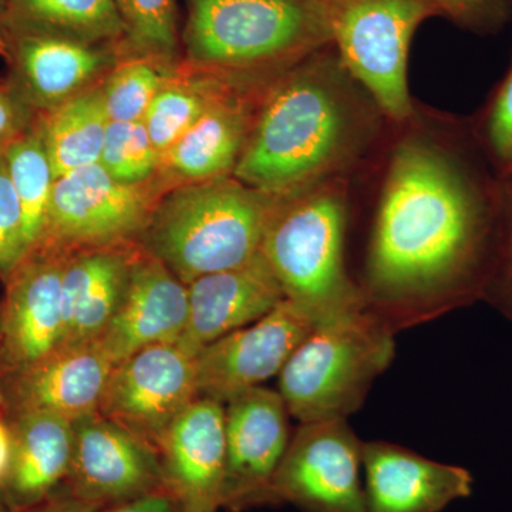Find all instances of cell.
<instances>
[{
    "instance_id": "obj_1",
    "label": "cell",
    "mask_w": 512,
    "mask_h": 512,
    "mask_svg": "<svg viewBox=\"0 0 512 512\" xmlns=\"http://www.w3.org/2000/svg\"><path fill=\"white\" fill-rule=\"evenodd\" d=\"M372 202L360 291L394 330L485 298L501 178L471 119L416 100L357 177Z\"/></svg>"
},
{
    "instance_id": "obj_2",
    "label": "cell",
    "mask_w": 512,
    "mask_h": 512,
    "mask_svg": "<svg viewBox=\"0 0 512 512\" xmlns=\"http://www.w3.org/2000/svg\"><path fill=\"white\" fill-rule=\"evenodd\" d=\"M392 120L328 45L262 90L234 177L276 198L355 178Z\"/></svg>"
},
{
    "instance_id": "obj_3",
    "label": "cell",
    "mask_w": 512,
    "mask_h": 512,
    "mask_svg": "<svg viewBox=\"0 0 512 512\" xmlns=\"http://www.w3.org/2000/svg\"><path fill=\"white\" fill-rule=\"evenodd\" d=\"M183 40L192 72L248 87L330 45L320 0H190Z\"/></svg>"
},
{
    "instance_id": "obj_4",
    "label": "cell",
    "mask_w": 512,
    "mask_h": 512,
    "mask_svg": "<svg viewBox=\"0 0 512 512\" xmlns=\"http://www.w3.org/2000/svg\"><path fill=\"white\" fill-rule=\"evenodd\" d=\"M353 180L338 178L279 198L261 252L285 299L316 325L367 308L346 266Z\"/></svg>"
},
{
    "instance_id": "obj_5",
    "label": "cell",
    "mask_w": 512,
    "mask_h": 512,
    "mask_svg": "<svg viewBox=\"0 0 512 512\" xmlns=\"http://www.w3.org/2000/svg\"><path fill=\"white\" fill-rule=\"evenodd\" d=\"M278 201L234 175L181 185L158 198L138 242L190 285L258 255Z\"/></svg>"
},
{
    "instance_id": "obj_6",
    "label": "cell",
    "mask_w": 512,
    "mask_h": 512,
    "mask_svg": "<svg viewBox=\"0 0 512 512\" xmlns=\"http://www.w3.org/2000/svg\"><path fill=\"white\" fill-rule=\"evenodd\" d=\"M393 326L369 308L319 323L279 373L286 409L303 423L346 420L392 363Z\"/></svg>"
},
{
    "instance_id": "obj_7",
    "label": "cell",
    "mask_w": 512,
    "mask_h": 512,
    "mask_svg": "<svg viewBox=\"0 0 512 512\" xmlns=\"http://www.w3.org/2000/svg\"><path fill=\"white\" fill-rule=\"evenodd\" d=\"M330 45L392 121L414 109L410 46L417 28L440 12L434 0H320Z\"/></svg>"
},
{
    "instance_id": "obj_8",
    "label": "cell",
    "mask_w": 512,
    "mask_h": 512,
    "mask_svg": "<svg viewBox=\"0 0 512 512\" xmlns=\"http://www.w3.org/2000/svg\"><path fill=\"white\" fill-rule=\"evenodd\" d=\"M158 198L153 184H121L100 163L70 171L56 178L45 235L33 252L138 242Z\"/></svg>"
},
{
    "instance_id": "obj_9",
    "label": "cell",
    "mask_w": 512,
    "mask_h": 512,
    "mask_svg": "<svg viewBox=\"0 0 512 512\" xmlns=\"http://www.w3.org/2000/svg\"><path fill=\"white\" fill-rule=\"evenodd\" d=\"M363 441L346 420L303 423L289 441L271 488V505L301 512H367Z\"/></svg>"
},
{
    "instance_id": "obj_10",
    "label": "cell",
    "mask_w": 512,
    "mask_h": 512,
    "mask_svg": "<svg viewBox=\"0 0 512 512\" xmlns=\"http://www.w3.org/2000/svg\"><path fill=\"white\" fill-rule=\"evenodd\" d=\"M198 397L195 357L177 343H161L114 363L97 412L157 450Z\"/></svg>"
},
{
    "instance_id": "obj_11",
    "label": "cell",
    "mask_w": 512,
    "mask_h": 512,
    "mask_svg": "<svg viewBox=\"0 0 512 512\" xmlns=\"http://www.w3.org/2000/svg\"><path fill=\"white\" fill-rule=\"evenodd\" d=\"M284 399L259 386L225 404V474L222 510L271 505L276 476L291 434Z\"/></svg>"
},
{
    "instance_id": "obj_12",
    "label": "cell",
    "mask_w": 512,
    "mask_h": 512,
    "mask_svg": "<svg viewBox=\"0 0 512 512\" xmlns=\"http://www.w3.org/2000/svg\"><path fill=\"white\" fill-rule=\"evenodd\" d=\"M315 326L311 316L284 299L264 318L205 346L195 356L200 397L225 406L278 376Z\"/></svg>"
},
{
    "instance_id": "obj_13",
    "label": "cell",
    "mask_w": 512,
    "mask_h": 512,
    "mask_svg": "<svg viewBox=\"0 0 512 512\" xmlns=\"http://www.w3.org/2000/svg\"><path fill=\"white\" fill-rule=\"evenodd\" d=\"M0 55L9 79L43 113L100 86L127 53L117 45L0 28Z\"/></svg>"
},
{
    "instance_id": "obj_14",
    "label": "cell",
    "mask_w": 512,
    "mask_h": 512,
    "mask_svg": "<svg viewBox=\"0 0 512 512\" xmlns=\"http://www.w3.org/2000/svg\"><path fill=\"white\" fill-rule=\"evenodd\" d=\"M72 464L66 487L103 508L165 490L156 448L99 413L74 421ZM167 491V490H165Z\"/></svg>"
},
{
    "instance_id": "obj_15",
    "label": "cell",
    "mask_w": 512,
    "mask_h": 512,
    "mask_svg": "<svg viewBox=\"0 0 512 512\" xmlns=\"http://www.w3.org/2000/svg\"><path fill=\"white\" fill-rule=\"evenodd\" d=\"M66 254L32 252L5 282L0 299V377L50 355L62 343Z\"/></svg>"
},
{
    "instance_id": "obj_16",
    "label": "cell",
    "mask_w": 512,
    "mask_h": 512,
    "mask_svg": "<svg viewBox=\"0 0 512 512\" xmlns=\"http://www.w3.org/2000/svg\"><path fill=\"white\" fill-rule=\"evenodd\" d=\"M111 367L99 343L57 348L32 366L0 377V416L9 421L46 413L74 423L99 413Z\"/></svg>"
},
{
    "instance_id": "obj_17",
    "label": "cell",
    "mask_w": 512,
    "mask_h": 512,
    "mask_svg": "<svg viewBox=\"0 0 512 512\" xmlns=\"http://www.w3.org/2000/svg\"><path fill=\"white\" fill-rule=\"evenodd\" d=\"M165 490L178 512H218L225 474V406L198 397L157 448Z\"/></svg>"
},
{
    "instance_id": "obj_18",
    "label": "cell",
    "mask_w": 512,
    "mask_h": 512,
    "mask_svg": "<svg viewBox=\"0 0 512 512\" xmlns=\"http://www.w3.org/2000/svg\"><path fill=\"white\" fill-rule=\"evenodd\" d=\"M265 86H235L202 114L161 157L153 181L158 197L181 185L234 174Z\"/></svg>"
},
{
    "instance_id": "obj_19",
    "label": "cell",
    "mask_w": 512,
    "mask_h": 512,
    "mask_svg": "<svg viewBox=\"0 0 512 512\" xmlns=\"http://www.w3.org/2000/svg\"><path fill=\"white\" fill-rule=\"evenodd\" d=\"M188 286L187 325L177 345L188 355L251 325L285 299L262 252L245 264L200 276Z\"/></svg>"
},
{
    "instance_id": "obj_20",
    "label": "cell",
    "mask_w": 512,
    "mask_h": 512,
    "mask_svg": "<svg viewBox=\"0 0 512 512\" xmlns=\"http://www.w3.org/2000/svg\"><path fill=\"white\" fill-rule=\"evenodd\" d=\"M187 319L188 286L141 247L123 301L97 343L114 365L148 346L177 343Z\"/></svg>"
},
{
    "instance_id": "obj_21",
    "label": "cell",
    "mask_w": 512,
    "mask_h": 512,
    "mask_svg": "<svg viewBox=\"0 0 512 512\" xmlns=\"http://www.w3.org/2000/svg\"><path fill=\"white\" fill-rule=\"evenodd\" d=\"M363 474L367 512H441L473 493L466 468L386 441L363 443Z\"/></svg>"
},
{
    "instance_id": "obj_22",
    "label": "cell",
    "mask_w": 512,
    "mask_h": 512,
    "mask_svg": "<svg viewBox=\"0 0 512 512\" xmlns=\"http://www.w3.org/2000/svg\"><path fill=\"white\" fill-rule=\"evenodd\" d=\"M140 242L67 252L62 275V343L79 348L99 342L119 309Z\"/></svg>"
},
{
    "instance_id": "obj_23",
    "label": "cell",
    "mask_w": 512,
    "mask_h": 512,
    "mask_svg": "<svg viewBox=\"0 0 512 512\" xmlns=\"http://www.w3.org/2000/svg\"><path fill=\"white\" fill-rule=\"evenodd\" d=\"M8 423L13 460L0 498L12 507H26L45 500L66 483L73 456V421L30 413Z\"/></svg>"
},
{
    "instance_id": "obj_24",
    "label": "cell",
    "mask_w": 512,
    "mask_h": 512,
    "mask_svg": "<svg viewBox=\"0 0 512 512\" xmlns=\"http://www.w3.org/2000/svg\"><path fill=\"white\" fill-rule=\"evenodd\" d=\"M100 86L37 114L56 178L100 161L110 123Z\"/></svg>"
},
{
    "instance_id": "obj_25",
    "label": "cell",
    "mask_w": 512,
    "mask_h": 512,
    "mask_svg": "<svg viewBox=\"0 0 512 512\" xmlns=\"http://www.w3.org/2000/svg\"><path fill=\"white\" fill-rule=\"evenodd\" d=\"M2 28L124 47L114 0H8Z\"/></svg>"
},
{
    "instance_id": "obj_26",
    "label": "cell",
    "mask_w": 512,
    "mask_h": 512,
    "mask_svg": "<svg viewBox=\"0 0 512 512\" xmlns=\"http://www.w3.org/2000/svg\"><path fill=\"white\" fill-rule=\"evenodd\" d=\"M238 84L191 72L173 74L148 107L144 124L161 157L187 133L212 104ZM248 87V86H245Z\"/></svg>"
},
{
    "instance_id": "obj_27",
    "label": "cell",
    "mask_w": 512,
    "mask_h": 512,
    "mask_svg": "<svg viewBox=\"0 0 512 512\" xmlns=\"http://www.w3.org/2000/svg\"><path fill=\"white\" fill-rule=\"evenodd\" d=\"M3 158L22 204L30 255L45 235L56 181L37 119L26 133L6 148Z\"/></svg>"
},
{
    "instance_id": "obj_28",
    "label": "cell",
    "mask_w": 512,
    "mask_h": 512,
    "mask_svg": "<svg viewBox=\"0 0 512 512\" xmlns=\"http://www.w3.org/2000/svg\"><path fill=\"white\" fill-rule=\"evenodd\" d=\"M124 30L127 56H141L177 69L175 0H114Z\"/></svg>"
},
{
    "instance_id": "obj_29",
    "label": "cell",
    "mask_w": 512,
    "mask_h": 512,
    "mask_svg": "<svg viewBox=\"0 0 512 512\" xmlns=\"http://www.w3.org/2000/svg\"><path fill=\"white\" fill-rule=\"evenodd\" d=\"M177 69L141 56H126L101 83L104 109L110 121H143L148 107Z\"/></svg>"
},
{
    "instance_id": "obj_30",
    "label": "cell",
    "mask_w": 512,
    "mask_h": 512,
    "mask_svg": "<svg viewBox=\"0 0 512 512\" xmlns=\"http://www.w3.org/2000/svg\"><path fill=\"white\" fill-rule=\"evenodd\" d=\"M160 161L144 121H110L99 163L114 180L131 187L151 184Z\"/></svg>"
},
{
    "instance_id": "obj_31",
    "label": "cell",
    "mask_w": 512,
    "mask_h": 512,
    "mask_svg": "<svg viewBox=\"0 0 512 512\" xmlns=\"http://www.w3.org/2000/svg\"><path fill=\"white\" fill-rule=\"evenodd\" d=\"M471 126L495 173L501 178L512 175V64Z\"/></svg>"
},
{
    "instance_id": "obj_32",
    "label": "cell",
    "mask_w": 512,
    "mask_h": 512,
    "mask_svg": "<svg viewBox=\"0 0 512 512\" xmlns=\"http://www.w3.org/2000/svg\"><path fill=\"white\" fill-rule=\"evenodd\" d=\"M28 256L22 204L0 154V281L5 284Z\"/></svg>"
},
{
    "instance_id": "obj_33",
    "label": "cell",
    "mask_w": 512,
    "mask_h": 512,
    "mask_svg": "<svg viewBox=\"0 0 512 512\" xmlns=\"http://www.w3.org/2000/svg\"><path fill=\"white\" fill-rule=\"evenodd\" d=\"M485 298L491 299L512 319V175L501 178L497 247Z\"/></svg>"
},
{
    "instance_id": "obj_34",
    "label": "cell",
    "mask_w": 512,
    "mask_h": 512,
    "mask_svg": "<svg viewBox=\"0 0 512 512\" xmlns=\"http://www.w3.org/2000/svg\"><path fill=\"white\" fill-rule=\"evenodd\" d=\"M37 114L9 77L0 82V154L33 126Z\"/></svg>"
},
{
    "instance_id": "obj_35",
    "label": "cell",
    "mask_w": 512,
    "mask_h": 512,
    "mask_svg": "<svg viewBox=\"0 0 512 512\" xmlns=\"http://www.w3.org/2000/svg\"><path fill=\"white\" fill-rule=\"evenodd\" d=\"M440 12L451 19L468 26L484 28L504 18L507 0H434Z\"/></svg>"
},
{
    "instance_id": "obj_36",
    "label": "cell",
    "mask_w": 512,
    "mask_h": 512,
    "mask_svg": "<svg viewBox=\"0 0 512 512\" xmlns=\"http://www.w3.org/2000/svg\"><path fill=\"white\" fill-rule=\"evenodd\" d=\"M100 505L87 503L74 497L66 487L60 488L55 494L26 507H12L0 498V512H101Z\"/></svg>"
},
{
    "instance_id": "obj_37",
    "label": "cell",
    "mask_w": 512,
    "mask_h": 512,
    "mask_svg": "<svg viewBox=\"0 0 512 512\" xmlns=\"http://www.w3.org/2000/svg\"><path fill=\"white\" fill-rule=\"evenodd\" d=\"M177 504L168 491L160 490L156 493L143 495L134 500L104 508L101 512H177Z\"/></svg>"
},
{
    "instance_id": "obj_38",
    "label": "cell",
    "mask_w": 512,
    "mask_h": 512,
    "mask_svg": "<svg viewBox=\"0 0 512 512\" xmlns=\"http://www.w3.org/2000/svg\"><path fill=\"white\" fill-rule=\"evenodd\" d=\"M13 460V436L8 421L0 416V493L8 481Z\"/></svg>"
},
{
    "instance_id": "obj_39",
    "label": "cell",
    "mask_w": 512,
    "mask_h": 512,
    "mask_svg": "<svg viewBox=\"0 0 512 512\" xmlns=\"http://www.w3.org/2000/svg\"><path fill=\"white\" fill-rule=\"evenodd\" d=\"M6 10H8V0H0V28L5 22Z\"/></svg>"
},
{
    "instance_id": "obj_40",
    "label": "cell",
    "mask_w": 512,
    "mask_h": 512,
    "mask_svg": "<svg viewBox=\"0 0 512 512\" xmlns=\"http://www.w3.org/2000/svg\"><path fill=\"white\" fill-rule=\"evenodd\" d=\"M178 512V511H177Z\"/></svg>"
}]
</instances>
